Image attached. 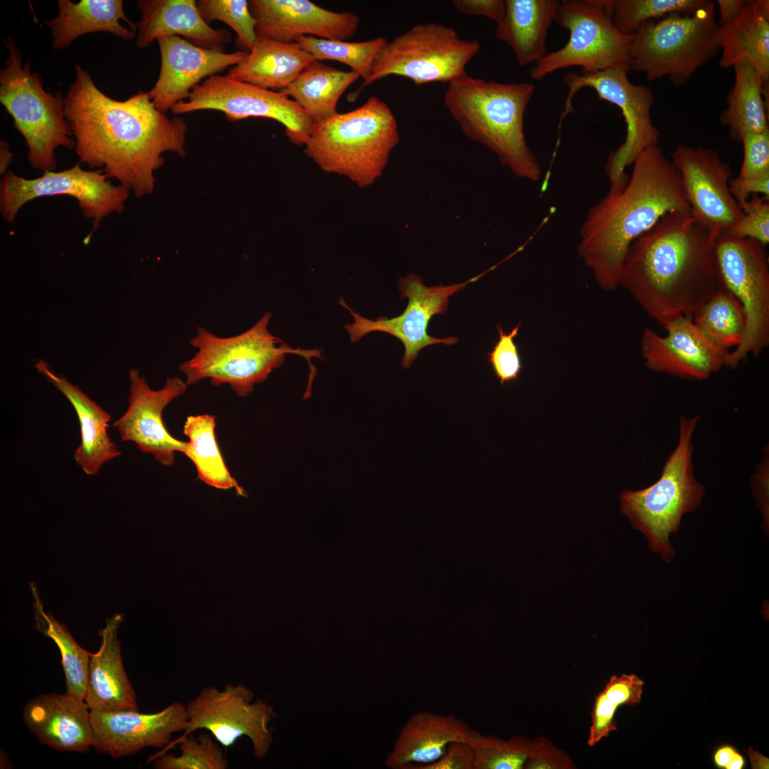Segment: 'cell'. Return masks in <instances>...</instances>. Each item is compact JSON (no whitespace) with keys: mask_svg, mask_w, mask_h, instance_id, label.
Instances as JSON below:
<instances>
[{"mask_svg":"<svg viewBox=\"0 0 769 769\" xmlns=\"http://www.w3.org/2000/svg\"><path fill=\"white\" fill-rule=\"evenodd\" d=\"M74 68L75 79L63 102L79 161L102 169L137 197L151 194L163 154H186V122L157 110L148 92L140 90L125 100L110 98L87 70L80 64Z\"/></svg>","mask_w":769,"mask_h":769,"instance_id":"obj_1","label":"cell"},{"mask_svg":"<svg viewBox=\"0 0 769 769\" xmlns=\"http://www.w3.org/2000/svg\"><path fill=\"white\" fill-rule=\"evenodd\" d=\"M715 240L690 211L667 212L630 245L620 286L663 326L692 316L721 286Z\"/></svg>","mask_w":769,"mask_h":769,"instance_id":"obj_2","label":"cell"},{"mask_svg":"<svg viewBox=\"0 0 769 769\" xmlns=\"http://www.w3.org/2000/svg\"><path fill=\"white\" fill-rule=\"evenodd\" d=\"M627 183L610 189L588 210L577 250L606 291L620 286L627 251L666 213L690 211L678 172L659 145L635 159Z\"/></svg>","mask_w":769,"mask_h":769,"instance_id":"obj_3","label":"cell"},{"mask_svg":"<svg viewBox=\"0 0 769 769\" xmlns=\"http://www.w3.org/2000/svg\"><path fill=\"white\" fill-rule=\"evenodd\" d=\"M535 86L468 75L449 83L444 103L462 131L487 147L518 177L538 182L541 169L524 133V115Z\"/></svg>","mask_w":769,"mask_h":769,"instance_id":"obj_4","label":"cell"},{"mask_svg":"<svg viewBox=\"0 0 769 769\" xmlns=\"http://www.w3.org/2000/svg\"><path fill=\"white\" fill-rule=\"evenodd\" d=\"M399 142L390 108L371 96L359 108L313 123L304 152L323 171L367 187L381 176Z\"/></svg>","mask_w":769,"mask_h":769,"instance_id":"obj_5","label":"cell"},{"mask_svg":"<svg viewBox=\"0 0 769 769\" xmlns=\"http://www.w3.org/2000/svg\"><path fill=\"white\" fill-rule=\"evenodd\" d=\"M700 416L679 417L677 446L667 458L659 478L646 488L624 491L620 511L647 538L652 551L666 563L675 552L669 540L681 518L701 504L704 486L694 475L693 435Z\"/></svg>","mask_w":769,"mask_h":769,"instance_id":"obj_6","label":"cell"},{"mask_svg":"<svg viewBox=\"0 0 769 769\" xmlns=\"http://www.w3.org/2000/svg\"><path fill=\"white\" fill-rule=\"evenodd\" d=\"M271 318L266 312L246 331L227 338L197 328L190 340L197 352L179 365L187 384L208 378L215 387L228 384L237 395L246 397L283 364L286 355L303 356L310 364L311 357H322V350L294 349L272 335L268 329Z\"/></svg>","mask_w":769,"mask_h":769,"instance_id":"obj_7","label":"cell"},{"mask_svg":"<svg viewBox=\"0 0 769 769\" xmlns=\"http://www.w3.org/2000/svg\"><path fill=\"white\" fill-rule=\"evenodd\" d=\"M4 43L9 55L0 70V103L26 141L31 166L55 171L56 150L75 148V145L66 117L64 96L44 89L41 75L31 70L29 62L22 64L23 56L11 36H5Z\"/></svg>","mask_w":769,"mask_h":769,"instance_id":"obj_8","label":"cell"},{"mask_svg":"<svg viewBox=\"0 0 769 769\" xmlns=\"http://www.w3.org/2000/svg\"><path fill=\"white\" fill-rule=\"evenodd\" d=\"M714 2L693 14H671L643 23L632 35L630 70L649 81L668 78L674 86L685 83L719 49Z\"/></svg>","mask_w":769,"mask_h":769,"instance_id":"obj_9","label":"cell"},{"mask_svg":"<svg viewBox=\"0 0 769 769\" xmlns=\"http://www.w3.org/2000/svg\"><path fill=\"white\" fill-rule=\"evenodd\" d=\"M480 48L478 41L461 38L451 26L433 22L414 25L380 51L367 79L350 100H355L365 87L391 75L408 78L415 85L449 83L467 75L465 67Z\"/></svg>","mask_w":769,"mask_h":769,"instance_id":"obj_10","label":"cell"},{"mask_svg":"<svg viewBox=\"0 0 769 769\" xmlns=\"http://www.w3.org/2000/svg\"><path fill=\"white\" fill-rule=\"evenodd\" d=\"M766 246L750 239L717 237L714 255L720 284L741 303L746 320L739 346L728 352L726 366L736 367L749 354L758 355L769 342V268Z\"/></svg>","mask_w":769,"mask_h":769,"instance_id":"obj_11","label":"cell"},{"mask_svg":"<svg viewBox=\"0 0 769 769\" xmlns=\"http://www.w3.org/2000/svg\"><path fill=\"white\" fill-rule=\"evenodd\" d=\"M555 21L568 31V41L535 63L530 73L532 78L540 80L572 66L581 67L583 74L611 68L630 70L632 36L620 32L596 0L560 1Z\"/></svg>","mask_w":769,"mask_h":769,"instance_id":"obj_12","label":"cell"},{"mask_svg":"<svg viewBox=\"0 0 769 769\" xmlns=\"http://www.w3.org/2000/svg\"><path fill=\"white\" fill-rule=\"evenodd\" d=\"M628 72L622 68H611L589 74L570 72L563 78L568 88L564 115L572 111V99L584 88H592L600 99L621 110L626 123V137L607 158L605 172L610 189L626 184L629 178L625 172L627 167L632 164L646 148L659 145V132L651 116L654 101L653 92L649 86L632 83Z\"/></svg>","mask_w":769,"mask_h":769,"instance_id":"obj_13","label":"cell"},{"mask_svg":"<svg viewBox=\"0 0 769 769\" xmlns=\"http://www.w3.org/2000/svg\"><path fill=\"white\" fill-rule=\"evenodd\" d=\"M80 164L79 161L60 172L44 171L35 179L23 178L9 169L0 183L2 217L11 224L22 206L34 199L70 196L78 200L83 214L93 221L88 240L105 217L123 211L130 191L120 184H112L102 169L85 170Z\"/></svg>","mask_w":769,"mask_h":769,"instance_id":"obj_14","label":"cell"},{"mask_svg":"<svg viewBox=\"0 0 769 769\" xmlns=\"http://www.w3.org/2000/svg\"><path fill=\"white\" fill-rule=\"evenodd\" d=\"M254 696L253 691L243 684H228L222 689L203 687L185 705L187 722L180 737L204 729L227 748L246 736L251 741L253 756L265 758L273 745L270 724L276 713L272 705Z\"/></svg>","mask_w":769,"mask_h":769,"instance_id":"obj_15","label":"cell"},{"mask_svg":"<svg viewBox=\"0 0 769 769\" xmlns=\"http://www.w3.org/2000/svg\"><path fill=\"white\" fill-rule=\"evenodd\" d=\"M187 99L173 105L172 113L214 110L224 113L230 122L248 117L275 120L284 126L288 140L296 145H305L313 125L305 111L285 93L226 75L217 74L204 79Z\"/></svg>","mask_w":769,"mask_h":769,"instance_id":"obj_16","label":"cell"},{"mask_svg":"<svg viewBox=\"0 0 769 769\" xmlns=\"http://www.w3.org/2000/svg\"><path fill=\"white\" fill-rule=\"evenodd\" d=\"M483 273L463 283L444 286H426L421 277L412 273L398 280V288L402 298H407L408 303L399 315L387 318L380 317L372 320L353 311L340 298L338 303L350 311L354 323L345 326L352 342L373 331L386 333L400 340L404 347L402 366L407 369L418 357L421 350L434 344L452 345L458 342L455 336L438 338L427 333L430 320L435 315L443 314L449 305V298L464 289L469 283L478 280Z\"/></svg>","mask_w":769,"mask_h":769,"instance_id":"obj_17","label":"cell"},{"mask_svg":"<svg viewBox=\"0 0 769 769\" xmlns=\"http://www.w3.org/2000/svg\"><path fill=\"white\" fill-rule=\"evenodd\" d=\"M694 219L715 239L728 234L741 218L729 187L730 164L714 150L679 145L671 154Z\"/></svg>","mask_w":769,"mask_h":769,"instance_id":"obj_18","label":"cell"},{"mask_svg":"<svg viewBox=\"0 0 769 769\" xmlns=\"http://www.w3.org/2000/svg\"><path fill=\"white\" fill-rule=\"evenodd\" d=\"M130 381L128 407L113 426L123 441L135 443L142 453L150 454L166 466L174 463L176 452L184 454L187 441L172 436L162 419L164 408L182 395L186 381L177 376L167 377L162 388L152 389L137 369L129 370Z\"/></svg>","mask_w":769,"mask_h":769,"instance_id":"obj_19","label":"cell"},{"mask_svg":"<svg viewBox=\"0 0 769 769\" xmlns=\"http://www.w3.org/2000/svg\"><path fill=\"white\" fill-rule=\"evenodd\" d=\"M661 336L645 328L641 351L651 371L691 380H704L726 366L729 351L712 343L698 329L692 316L681 315L664 325Z\"/></svg>","mask_w":769,"mask_h":769,"instance_id":"obj_20","label":"cell"},{"mask_svg":"<svg viewBox=\"0 0 769 769\" xmlns=\"http://www.w3.org/2000/svg\"><path fill=\"white\" fill-rule=\"evenodd\" d=\"M93 747L113 758L137 754L147 747L166 748L175 733L183 732L187 722L186 706L173 702L152 713L138 710L90 713Z\"/></svg>","mask_w":769,"mask_h":769,"instance_id":"obj_21","label":"cell"},{"mask_svg":"<svg viewBox=\"0 0 769 769\" xmlns=\"http://www.w3.org/2000/svg\"><path fill=\"white\" fill-rule=\"evenodd\" d=\"M249 8L257 37L282 43H293L301 36L345 41L360 23L352 11H330L309 0H250Z\"/></svg>","mask_w":769,"mask_h":769,"instance_id":"obj_22","label":"cell"},{"mask_svg":"<svg viewBox=\"0 0 769 769\" xmlns=\"http://www.w3.org/2000/svg\"><path fill=\"white\" fill-rule=\"evenodd\" d=\"M161 66L158 79L148 92L155 108L165 113L187 98L203 79L240 63L249 51L234 53L202 48L178 36L157 40Z\"/></svg>","mask_w":769,"mask_h":769,"instance_id":"obj_23","label":"cell"},{"mask_svg":"<svg viewBox=\"0 0 769 769\" xmlns=\"http://www.w3.org/2000/svg\"><path fill=\"white\" fill-rule=\"evenodd\" d=\"M90 710L66 694H41L23 706V721L36 739L53 750L85 753L93 747Z\"/></svg>","mask_w":769,"mask_h":769,"instance_id":"obj_24","label":"cell"},{"mask_svg":"<svg viewBox=\"0 0 769 769\" xmlns=\"http://www.w3.org/2000/svg\"><path fill=\"white\" fill-rule=\"evenodd\" d=\"M141 12L135 44L146 48L167 36L184 37L202 48L224 52L232 37L225 29L212 28L202 17L196 0H139Z\"/></svg>","mask_w":769,"mask_h":769,"instance_id":"obj_25","label":"cell"},{"mask_svg":"<svg viewBox=\"0 0 769 769\" xmlns=\"http://www.w3.org/2000/svg\"><path fill=\"white\" fill-rule=\"evenodd\" d=\"M123 614L115 613L100 629L99 649L90 658L85 702L90 710H138L136 695L125 670L121 656L119 627Z\"/></svg>","mask_w":769,"mask_h":769,"instance_id":"obj_26","label":"cell"},{"mask_svg":"<svg viewBox=\"0 0 769 769\" xmlns=\"http://www.w3.org/2000/svg\"><path fill=\"white\" fill-rule=\"evenodd\" d=\"M471 728L454 715L419 711L401 728L385 759L392 769H414L438 760L452 741H466Z\"/></svg>","mask_w":769,"mask_h":769,"instance_id":"obj_27","label":"cell"},{"mask_svg":"<svg viewBox=\"0 0 769 769\" xmlns=\"http://www.w3.org/2000/svg\"><path fill=\"white\" fill-rule=\"evenodd\" d=\"M35 367L66 397L77 414L81 441L73 454L75 462L85 474H98L103 464L122 454L108 433L111 416L78 386L56 375L45 361L38 360Z\"/></svg>","mask_w":769,"mask_h":769,"instance_id":"obj_28","label":"cell"},{"mask_svg":"<svg viewBox=\"0 0 769 769\" xmlns=\"http://www.w3.org/2000/svg\"><path fill=\"white\" fill-rule=\"evenodd\" d=\"M45 24L51 29L54 51L67 48L90 33H110L129 41L137 36V24L126 16L122 0H58L57 15Z\"/></svg>","mask_w":769,"mask_h":769,"instance_id":"obj_29","label":"cell"},{"mask_svg":"<svg viewBox=\"0 0 769 769\" xmlns=\"http://www.w3.org/2000/svg\"><path fill=\"white\" fill-rule=\"evenodd\" d=\"M311 54L298 43H282L257 37L245 58L233 66L229 78L262 88L281 91L313 62Z\"/></svg>","mask_w":769,"mask_h":769,"instance_id":"obj_30","label":"cell"},{"mask_svg":"<svg viewBox=\"0 0 769 769\" xmlns=\"http://www.w3.org/2000/svg\"><path fill=\"white\" fill-rule=\"evenodd\" d=\"M505 14L496 23L495 37L508 45L518 63L525 66L547 53L546 37L555 21L557 0H505Z\"/></svg>","mask_w":769,"mask_h":769,"instance_id":"obj_31","label":"cell"},{"mask_svg":"<svg viewBox=\"0 0 769 769\" xmlns=\"http://www.w3.org/2000/svg\"><path fill=\"white\" fill-rule=\"evenodd\" d=\"M716 44L722 49L720 67L728 68L748 63L769 80V16L755 0H748L743 13L731 23L718 26Z\"/></svg>","mask_w":769,"mask_h":769,"instance_id":"obj_32","label":"cell"},{"mask_svg":"<svg viewBox=\"0 0 769 769\" xmlns=\"http://www.w3.org/2000/svg\"><path fill=\"white\" fill-rule=\"evenodd\" d=\"M735 82L727 95V108L719 116L728 127L732 140L741 143L747 135L769 130L765 85L758 71L750 63L733 67Z\"/></svg>","mask_w":769,"mask_h":769,"instance_id":"obj_33","label":"cell"},{"mask_svg":"<svg viewBox=\"0 0 769 769\" xmlns=\"http://www.w3.org/2000/svg\"><path fill=\"white\" fill-rule=\"evenodd\" d=\"M359 78L352 70H342L315 61L280 92L293 100L312 122L317 123L338 113L340 98Z\"/></svg>","mask_w":769,"mask_h":769,"instance_id":"obj_34","label":"cell"},{"mask_svg":"<svg viewBox=\"0 0 769 769\" xmlns=\"http://www.w3.org/2000/svg\"><path fill=\"white\" fill-rule=\"evenodd\" d=\"M215 416L192 415L187 418L183 432L189 438L184 455L194 464L197 478L206 484L223 490L234 488L246 497L245 490L230 474L215 435Z\"/></svg>","mask_w":769,"mask_h":769,"instance_id":"obj_35","label":"cell"},{"mask_svg":"<svg viewBox=\"0 0 769 769\" xmlns=\"http://www.w3.org/2000/svg\"><path fill=\"white\" fill-rule=\"evenodd\" d=\"M33 598L34 620L36 629L51 639L58 647L65 675L66 694L85 701L88 670L92 653L81 647L66 626L44 610L36 585L31 583Z\"/></svg>","mask_w":769,"mask_h":769,"instance_id":"obj_36","label":"cell"},{"mask_svg":"<svg viewBox=\"0 0 769 769\" xmlns=\"http://www.w3.org/2000/svg\"><path fill=\"white\" fill-rule=\"evenodd\" d=\"M694 315L698 329L721 349L728 351L741 343L746 328L742 306L721 286Z\"/></svg>","mask_w":769,"mask_h":769,"instance_id":"obj_37","label":"cell"},{"mask_svg":"<svg viewBox=\"0 0 769 769\" xmlns=\"http://www.w3.org/2000/svg\"><path fill=\"white\" fill-rule=\"evenodd\" d=\"M644 681L636 674L613 675L595 697L591 712L587 744L594 746L617 729L615 714L622 706H634L642 699Z\"/></svg>","mask_w":769,"mask_h":769,"instance_id":"obj_38","label":"cell"},{"mask_svg":"<svg viewBox=\"0 0 769 769\" xmlns=\"http://www.w3.org/2000/svg\"><path fill=\"white\" fill-rule=\"evenodd\" d=\"M221 746L206 733H191L172 741L148 762L155 769H226L229 760Z\"/></svg>","mask_w":769,"mask_h":769,"instance_id":"obj_39","label":"cell"},{"mask_svg":"<svg viewBox=\"0 0 769 769\" xmlns=\"http://www.w3.org/2000/svg\"><path fill=\"white\" fill-rule=\"evenodd\" d=\"M315 61H335L346 64L364 81L367 79L376 55L388 43L384 37L361 42L329 40L311 36L295 38Z\"/></svg>","mask_w":769,"mask_h":769,"instance_id":"obj_40","label":"cell"},{"mask_svg":"<svg viewBox=\"0 0 769 769\" xmlns=\"http://www.w3.org/2000/svg\"><path fill=\"white\" fill-rule=\"evenodd\" d=\"M708 0H613L612 20L624 34L632 36L644 22L671 14H693Z\"/></svg>","mask_w":769,"mask_h":769,"instance_id":"obj_41","label":"cell"},{"mask_svg":"<svg viewBox=\"0 0 769 769\" xmlns=\"http://www.w3.org/2000/svg\"><path fill=\"white\" fill-rule=\"evenodd\" d=\"M467 741L474 752V769H523L530 740L515 736L504 740L471 729Z\"/></svg>","mask_w":769,"mask_h":769,"instance_id":"obj_42","label":"cell"},{"mask_svg":"<svg viewBox=\"0 0 769 769\" xmlns=\"http://www.w3.org/2000/svg\"><path fill=\"white\" fill-rule=\"evenodd\" d=\"M197 7L202 19L209 24L219 20L236 33L239 43L250 51L257 39L256 20L246 0H199Z\"/></svg>","mask_w":769,"mask_h":769,"instance_id":"obj_43","label":"cell"},{"mask_svg":"<svg viewBox=\"0 0 769 769\" xmlns=\"http://www.w3.org/2000/svg\"><path fill=\"white\" fill-rule=\"evenodd\" d=\"M520 325L518 323L509 333L504 332L501 325L496 326L499 338L488 353V362L501 384L517 380L522 369L518 346L514 341Z\"/></svg>","mask_w":769,"mask_h":769,"instance_id":"obj_44","label":"cell"},{"mask_svg":"<svg viewBox=\"0 0 769 769\" xmlns=\"http://www.w3.org/2000/svg\"><path fill=\"white\" fill-rule=\"evenodd\" d=\"M743 215L728 234L750 238L766 246L769 243L768 200L748 199L738 202Z\"/></svg>","mask_w":769,"mask_h":769,"instance_id":"obj_45","label":"cell"},{"mask_svg":"<svg viewBox=\"0 0 769 769\" xmlns=\"http://www.w3.org/2000/svg\"><path fill=\"white\" fill-rule=\"evenodd\" d=\"M743 160L739 179H753L769 175V130L747 135L741 142Z\"/></svg>","mask_w":769,"mask_h":769,"instance_id":"obj_46","label":"cell"},{"mask_svg":"<svg viewBox=\"0 0 769 769\" xmlns=\"http://www.w3.org/2000/svg\"><path fill=\"white\" fill-rule=\"evenodd\" d=\"M525 769H572L576 766L567 753L542 736L530 741Z\"/></svg>","mask_w":769,"mask_h":769,"instance_id":"obj_47","label":"cell"},{"mask_svg":"<svg viewBox=\"0 0 769 769\" xmlns=\"http://www.w3.org/2000/svg\"><path fill=\"white\" fill-rule=\"evenodd\" d=\"M414 769H474V749L467 740L452 741L438 760Z\"/></svg>","mask_w":769,"mask_h":769,"instance_id":"obj_48","label":"cell"},{"mask_svg":"<svg viewBox=\"0 0 769 769\" xmlns=\"http://www.w3.org/2000/svg\"><path fill=\"white\" fill-rule=\"evenodd\" d=\"M451 2L463 14L485 16L496 23L505 14L506 6L503 0H454Z\"/></svg>","mask_w":769,"mask_h":769,"instance_id":"obj_49","label":"cell"},{"mask_svg":"<svg viewBox=\"0 0 769 769\" xmlns=\"http://www.w3.org/2000/svg\"><path fill=\"white\" fill-rule=\"evenodd\" d=\"M768 480L769 460L768 454L765 455L759 462L755 473L752 476L750 482L752 490L763 515V524L768 528Z\"/></svg>","mask_w":769,"mask_h":769,"instance_id":"obj_50","label":"cell"},{"mask_svg":"<svg viewBox=\"0 0 769 769\" xmlns=\"http://www.w3.org/2000/svg\"><path fill=\"white\" fill-rule=\"evenodd\" d=\"M731 192L737 202L748 199L751 194H762L769 197V175L753 179H730Z\"/></svg>","mask_w":769,"mask_h":769,"instance_id":"obj_51","label":"cell"},{"mask_svg":"<svg viewBox=\"0 0 769 769\" xmlns=\"http://www.w3.org/2000/svg\"><path fill=\"white\" fill-rule=\"evenodd\" d=\"M714 765L719 768L742 769L746 765L743 756L732 746H720L713 754Z\"/></svg>","mask_w":769,"mask_h":769,"instance_id":"obj_52","label":"cell"},{"mask_svg":"<svg viewBox=\"0 0 769 769\" xmlns=\"http://www.w3.org/2000/svg\"><path fill=\"white\" fill-rule=\"evenodd\" d=\"M748 0H718L721 26L736 20L744 11Z\"/></svg>","mask_w":769,"mask_h":769,"instance_id":"obj_53","label":"cell"},{"mask_svg":"<svg viewBox=\"0 0 769 769\" xmlns=\"http://www.w3.org/2000/svg\"><path fill=\"white\" fill-rule=\"evenodd\" d=\"M14 153L10 150L9 143L4 140L0 141V174L4 176L9 170L11 163Z\"/></svg>","mask_w":769,"mask_h":769,"instance_id":"obj_54","label":"cell"}]
</instances>
